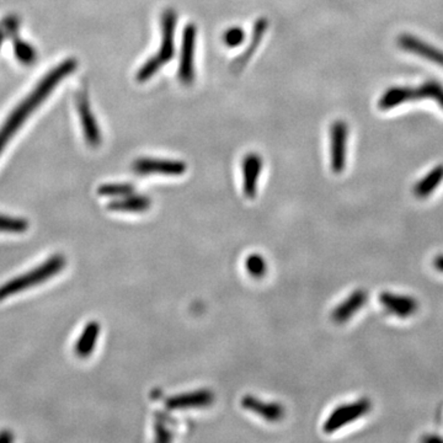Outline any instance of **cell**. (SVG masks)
<instances>
[{
  "mask_svg": "<svg viewBox=\"0 0 443 443\" xmlns=\"http://www.w3.org/2000/svg\"><path fill=\"white\" fill-rule=\"evenodd\" d=\"M78 67V62L74 58H68L64 62L47 73L42 81L37 84L30 94L24 98L21 103H19L11 115H10L4 125L0 127V153L4 151L6 144L9 143L14 135L20 130V127L25 123L27 117L31 116L41 103L52 94L56 86L64 81V78L71 76Z\"/></svg>",
  "mask_w": 443,
  "mask_h": 443,
  "instance_id": "obj_1",
  "label": "cell"
},
{
  "mask_svg": "<svg viewBox=\"0 0 443 443\" xmlns=\"http://www.w3.org/2000/svg\"><path fill=\"white\" fill-rule=\"evenodd\" d=\"M66 258L57 254L49 260H46L44 264L37 266L35 269L24 273L21 276L13 278L8 282L0 286V300H6L11 295H16L19 292L25 291L31 287L44 283L49 278L54 277L57 273H61L66 268Z\"/></svg>",
  "mask_w": 443,
  "mask_h": 443,
  "instance_id": "obj_2",
  "label": "cell"
},
{
  "mask_svg": "<svg viewBox=\"0 0 443 443\" xmlns=\"http://www.w3.org/2000/svg\"><path fill=\"white\" fill-rule=\"evenodd\" d=\"M370 409H371V403L368 402L367 399H362L357 403L336 407L335 410L329 415V417L324 422L322 430L325 431L327 434H332V432L340 430L341 427L349 425L350 422L357 420L365 414H367Z\"/></svg>",
  "mask_w": 443,
  "mask_h": 443,
  "instance_id": "obj_3",
  "label": "cell"
},
{
  "mask_svg": "<svg viewBox=\"0 0 443 443\" xmlns=\"http://www.w3.org/2000/svg\"><path fill=\"white\" fill-rule=\"evenodd\" d=\"M197 29L193 24H188L183 34V44H181V54H180L179 81L184 86H190L195 81V67H193V57H195V47H196Z\"/></svg>",
  "mask_w": 443,
  "mask_h": 443,
  "instance_id": "obj_4",
  "label": "cell"
},
{
  "mask_svg": "<svg viewBox=\"0 0 443 443\" xmlns=\"http://www.w3.org/2000/svg\"><path fill=\"white\" fill-rule=\"evenodd\" d=\"M349 128L344 121H335L330 128V164L335 174H340L346 166Z\"/></svg>",
  "mask_w": 443,
  "mask_h": 443,
  "instance_id": "obj_5",
  "label": "cell"
},
{
  "mask_svg": "<svg viewBox=\"0 0 443 443\" xmlns=\"http://www.w3.org/2000/svg\"><path fill=\"white\" fill-rule=\"evenodd\" d=\"M132 170L139 175L161 174L180 176L186 173L188 166L181 161L139 158L132 163Z\"/></svg>",
  "mask_w": 443,
  "mask_h": 443,
  "instance_id": "obj_6",
  "label": "cell"
},
{
  "mask_svg": "<svg viewBox=\"0 0 443 443\" xmlns=\"http://www.w3.org/2000/svg\"><path fill=\"white\" fill-rule=\"evenodd\" d=\"M76 110L81 117V127L86 143L89 144L90 147L98 148L103 142V135L86 94H81L76 98Z\"/></svg>",
  "mask_w": 443,
  "mask_h": 443,
  "instance_id": "obj_7",
  "label": "cell"
},
{
  "mask_svg": "<svg viewBox=\"0 0 443 443\" xmlns=\"http://www.w3.org/2000/svg\"><path fill=\"white\" fill-rule=\"evenodd\" d=\"M215 393L210 389H198L188 393L178 394L166 400L169 410H186L210 407L215 402Z\"/></svg>",
  "mask_w": 443,
  "mask_h": 443,
  "instance_id": "obj_8",
  "label": "cell"
},
{
  "mask_svg": "<svg viewBox=\"0 0 443 443\" xmlns=\"http://www.w3.org/2000/svg\"><path fill=\"white\" fill-rule=\"evenodd\" d=\"M263 159L258 153L246 154L242 163L243 193L248 198H255L259 188Z\"/></svg>",
  "mask_w": 443,
  "mask_h": 443,
  "instance_id": "obj_9",
  "label": "cell"
},
{
  "mask_svg": "<svg viewBox=\"0 0 443 443\" xmlns=\"http://www.w3.org/2000/svg\"><path fill=\"white\" fill-rule=\"evenodd\" d=\"M398 45L405 52L417 54L419 57H422V58L437 64L439 67H443V51L426 44L424 41H421L419 37L412 36L409 34H403L398 37Z\"/></svg>",
  "mask_w": 443,
  "mask_h": 443,
  "instance_id": "obj_10",
  "label": "cell"
},
{
  "mask_svg": "<svg viewBox=\"0 0 443 443\" xmlns=\"http://www.w3.org/2000/svg\"><path fill=\"white\" fill-rule=\"evenodd\" d=\"M178 16L173 9H166L161 14V45L157 56L161 62H170L174 57V35Z\"/></svg>",
  "mask_w": 443,
  "mask_h": 443,
  "instance_id": "obj_11",
  "label": "cell"
},
{
  "mask_svg": "<svg viewBox=\"0 0 443 443\" xmlns=\"http://www.w3.org/2000/svg\"><path fill=\"white\" fill-rule=\"evenodd\" d=\"M242 407L248 412L255 414L258 417H263L264 420L270 422H278L285 417V407L280 403L273 402H264L261 399L256 398L254 395H245L243 397Z\"/></svg>",
  "mask_w": 443,
  "mask_h": 443,
  "instance_id": "obj_12",
  "label": "cell"
},
{
  "mask_svg": "<svg viewBox=\"0 0 443 443\" xmlns=\"http://www.w3.org/2000/svg\"><path fill=\"white\" fill-rule=\"evenodd\" d=\"M269 23H268V19L261 18L254 24V29H253V37H251L250 44L248 46V49L243 52L238 58L234 59L230 69L233 73L242 72L243 68L245 67L248 62L250 61L251 57L254 56L256 52V49L259 47L264 36L265 32L268 30Z\"/></svg>",
  "mask_w": 443,
  "mask_h": 443,
  "instance_id": "obj_13",
  "label": "cell"
},
{
  "mask_svg": "<svg viewBox=\"0 0 443 443\" xmlns=\"http://www.w3.org/2000/svg\"><path fill=\"white\" fill-rule=\"evenodd\" d=\"M382 305L385 307L389 313L398 317H410L414 313H417L419 305L417 300L412 297L405 295H390V293H382L380 297Z\"/></svg>",
  "mask_w": 443,
  "mask_h": 443,
  "instance_id": "obj_14",
  "label": "cell"
},
{
  "mask_svg": "<svg viewBox=\"0 0 443 443\" xmlns=\"http://www.w3.org/2000/svg\"><path fill=\"white\" fill-rule=\"evenodd\" d=\"M152 206V198L144 195L131 193L127 196L120 197L108 205V210L112 212H125V213H142Z\"/></svg>",
  "mask_w": 443,
  "mask_h": 443,
  "instance_id": "obj_15",
  "label": "cell"
},
{
  "mask_svg": "<svg viewBox=\"0 0 443 443\" xmlns=\"http://www.w3.org/2000/svg\"><path fill=\"white\" fill-rule=\"evenodd\" d=\"M101 332V325L100 322H89L86 327L83 329L81 336L78 337L76 345H74V352L79 358H88L91 356L95 350L98 336Z\"/></svg>",
  "mask_w": 443,
  "mask_h": 443,
  "instance_id": "obj_16",
  "label": "cell"
},
{
  "mask_svg": "<svg viewBox=\"0 0 443 443\" xmlns=\"http://www.w3.org/2000/svg\"><path fill=\"white\" fill-rule=\"evenodd\" d=\"M367 297L363 291H356L350 295L347 300L337 305L332 313V319L337 324L347 322L354 317L360 309L362 308L363 303L366 302Z\"/></svg>",
  "mask_w": 443,
  "mask_h": 443,
  "instance_id": "obj_17",
  "label": "cell"
},
{
  "mask_svg": "<svg viewBox=\"0 0 443 443\" xmlns=\"http://www.w3.org/2000/svg\"><path fill=\"white\" fill-rule=\"evenodd\" d=\"M410 101H415L414 88L397 86V88H389L385 94L382 95L378 106L381 110H390L402 103H410Z\"/></svg>",
  "mask_w": 443,
  "mask_h": 443,
  "instance_id": "obj_18",
  "label": "cell"
},
{
  "mask_svg": "<svg viewBox=\"0 0 443 443\" xmlns=\"http://www.w3.org/2000/svg\"><path fill=\"white\" fill-rule=\"evenodd\" d=\"M443 181V166H436L434 169L426 175L424 179H421L414 188V193L420 198H425L431 193H434Z\"/></svg>",
  "mask_w": 443,
  "mask_h": 443,
  "instance_id": "obj_19",
  "label": "cell"
},
{
  "mask_svg": "<svg viewBox=\"0 0 443 443\" xmlns=\"http://www.w3.org/2000/svg\"><path fill=\"white\" fill-rule=\"evenodd\" d=\"M14 54L19 62L23 63L25 66H30L32 63L36 62L37 52L34 46L30 45L29 42L25 41L16 40L14 41Z\"/></svg>",
  "mask_w": 443,
  "mask_h": 443,
  "instance_id": "obj_20",
  "label": "cell"
},
{
  "mask_svg": "<svg viewBox=\"0 0 443 443\" xmlns=\"http://www.w3.org/2000/svg\"><path fill=\"white\" fill-rule=\"evenodd\" d=\"M245 269L251 277L261 280L268 273V263L260 254H250L245 260Z\"/></svg>",
  "mask_w": 443,
  "mask_h": 443,
  "instance_id": "obj_21",
  "label": "cell"
},
{
  "mask_svg": "<svg viewBox=\"0 0 443 443\" xmlns=\"http://www.w3.org/2000/svg\"><path fill=\"white\" fill-rule=\"evenodd\" d=\"M98 193L103 197H120L127 196L131 193H135V185L127 183H115V184H103L98 186Z\"/></svg>",
  "mask_w": 443,
  "mask_h": 443,
  "instance_id": "obj_22",
  "label": "cell"
},
{
  "mask_svg": "<svg viewBox=\"0 0 443 443\" xmlns=\"http://www.w3.org/2000/svg\"><path fill=\"white\" fill-rule=\"evenodd\" d=\"M163 66H164V63L161 62L157 54L152 56L151 58H148L143 63L142 67L139 68L138 72L136 74V81L138 83H146V81H151L153 76L161 71Z\"/></svg>",
  "mask_w": 443,
  "mask_h": 443,
  "instance_id": "obj_23",
  "label": "cell"
},
{
  "mask_svg": "<svg viewBox=\"0 0 443 443\" xmlns=\"http://www.w3.org/2000/svg\"><path fill=\"white\" fill-rule=\"evenodd\" d=\"M29 229V222L25 218H16L0 215V232L3 233H25Z\"/></svg>",
  "mask_w": 443,
  "mask_h": 443,
  "instance_id": "obj_24",
  "label": "cell"
},
{
  "mask_svg": "<svg viewBox=\"0 0 443 443\" xmlns=\"http://www.w3.org/2000/svg\"><path fill=\"white\" fill-rule=\"evenodd\" d=\"M222 40H223L224 45L229 49H235L245 41V31L243 30L242 27H229L228 30L224 31Z\"/></svg>",
  "mask_w": 443,
  "mask_h": 443,
  "instance_id": "obj_25",
  "label": "cell"
},
{
  "mask_svg": "<svg viewBox=\"0 0 443 443\" xmlns=\"http://www.w3.org/2000/svg\"><path fill=\"white\" fill-rule=\"evenodd\" d=\"M19 29V20L15 16H8L0 24V46L4 44L6 37L14 36Z\"/></svg>",
  "mask_w": 443,
  "mask_h": 443,
  "instance_id": "obj_26",
  "label": "cell"
},
{
  "mask_svg": "<svg viewBox=\"0 0 443 443\" xmlns=\"http://www.w3.org/2000/svg\"><path fill=\"white\" fill-rule=\"evenodd\" d=\"M154 429H156V439L159 441V442H169V441L174 439V436L171 434L169 429L166 426L163 425L161 422H157L156 426H154Z\"/></svg>",
  "mask_w": 443,
  "mask_h": 443,
  "instance_id": "obj_27",
  "label": "cell"
},
{
  "mask_svg": "<svg viewBox=\"0 0 443 443\" xmlns=\"http://www.w3.org/2000/svg\"><path fill=\"white\" fill-rule=\"evenodd\" d=\"M14 434L8 430L0 431V443L13 442Z\"/></svg>",
  "mask_w": 443,
  "mask_h": 443,
  "instance_id": "obj_28",
  "label": "cell"
},
{
  "mask_svg": "<svg viewBox=\"0 0 443 443\" xmlns=\"http://www.w3.org/2000/svg\"><path fill=\"white\" fill-rule=\"evenodd\" d=\"M434 100V101H436V103H439V106H441L443 110V86H441V88H439V91L436 93Z\"/></svg>",
  "mask_w": 443,
  "mask_h": 443,
  "instance_id": "obj_29",
  "label": "cell"
},
{
  "mask_svg": "<svg viewBox=\"0 0 443 443\" xmlns=\"http://www.w3.org/2000/svg\"><path fill=\"white\" fill-rule=\"evenodd\" d=\"M434 266H436V269H439V271L443 273V256H439V258L434 260Z\"/></svg>",
  "mask_w": 443,
  "mask_h": 443,
  "instance_id": "obj_30",
  "label": "cell"
}]
</instances>
